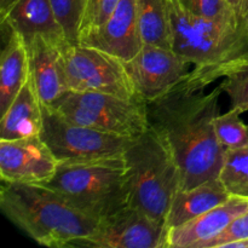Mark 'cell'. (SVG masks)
<instances>
[{
  "label": "cell",
  "instance_id": "cell-9",
  "mask_svg": "<svg viewBox=\"0 0 248 248\" xmlns=\"http://www.w3.org/2000/svg\"><path fill=\"white\" fill-rule=\"evenodd\" d=\"M191 63L172 48L143 44L137 55L124 62L136 96L149 102L160 98L181 84Z\"/></svg>",
  "mask_w": 248,
  "mask_h": 248
},
{
  "label": "cell",
  "instance_id": "cell-24",
  "mask_svg": "<svg viewBox=\"0 0 248 248\" xmlns=\"http://www.w3.org/2000/svg\"><path fill=\"white\" fill-rule=\"evenodd\" d=\"M176 1L193 14L211 19L237 24L236 18L225 0H176Z\"/></svg>",
  "mask_w": 248,
  "mask_h": 248
},
{
  "label": "cell",
  "instance_id": "cell-2",
  "mask_svg": "<svg viewBox=\"0 0 248 248\" xmlns=\"http://www.w3.org/2000/svg\"><path fill=\"white\" fill-rule=\"evenodd\" d=\"M2 183V213L41 246L77 247L98 225L96 219L77 210L44 184Z\"/></svg>",
  "mask_w": 248,
  "mask_h": 248
},
{
  "label": "cell",
  "instance_id": "cell-10",
  "mask_svg": "<svg viewBox=\"0 0 248 248\" xmlns=\"http://www.w3.org/2000/svg\"><path fill=\"white\" fill-rule=\"evenodd\" d=\"M166 225L138 208L127 206L99 220L93 234L77 247L166 248Z\"/></svg>",
  "mask_w": 248,
  "mask_h": 248
},
{
  "label": "cell",
  "instance_id": "cell-22",
  "mask_svg": "<svg viewBox=\"0 0 248 248\" xmlns=\"http://www.w3.org/2000/svg\"><path fill=\"white\" fill-rule=\"evenodd\" d=\"M51 4L68 43L79 44L80 28L87 0H51Z\"/></svg>",
  "mask_w": 248,
  "mask_h": 248
},
{
  "label": "cell",
  "instance_id": "cell-25",
  "mask_svg": "<svg viewBox=\"0 0 248 248\" xmlns=\"http://www.w3.org/2000/svg\"><path fill=\"white\" fill-rule=\"evenodd\" d=\"M119 1L120 0H87L81 28H80L79 40L80 36L106 22Z\"/></svg>",
  "mask_w": 248,
  "mask_h": 248
},
{
  "label": "cell",
  "instance_id": "cell-14",
  "mask_svg": "<svg viewBox=\"0 0 248 248\" xmlns=\"http://www.w3.org/2000/svg\"><path fill=\"white\" fill-rule=\"evenodd\" d=\"M248 211V199L230 196L225 202L190 222L167 229L166 248H201Z\"/></svg>",
  "mask_w": 248,
  "mask_h": 248
},
{
  "label": "cell",
  "instance_id": "cell-27",
  "mask_svg": "<svg viewBox=\"0 0 248 248\" xmlns=\"http://www.w3.org/2000/svg\"><path fill=\"white\" fill-rule=\"evenodd\" d=\"M225 1L234 14L239 27L245 31L248 22V0H225Z\"/></svg>",
  "mask_w": 248,
  "mask_h": 248
},
{
  "label": "cell",
  "instance_id": "cell-16",
  "mask_svg": "<svg viewBox=\"0 0 248 248\" xmlns=\"http://www.w3.org/2000/svg\"><path fill=\"white\" fill-rule=\"evenodd\" d=\"M43 125V103L29 75L28 81L1 115L0 140H12L40 136Z\"/></svg>",
  "mask_w": 248,
  "mask_h": 248
},
{
  "label": "cell",
  "instance_id": "cell-17",
  "mask_svg": "<svg viewBox=\"0 0 248 248\" xmlns=\"http://www.w3.org/2000/svg\"><path fill=\"white\" fill-rule=\"evenodd\" d=\"M229 198V193L219 178L210 179L190 189H179L165 220L166 229L186 224Z\"/></svg>",
  "mask_w": 248,
  "mask_h": 248
},
{
  "label": "cell",
  "instance_id": "cell-29",
  "mask_svg": "<svg viewBox=\"0 0 248 248\" xmlns=\"http://www.w3.org/2000/svg\"><path fill=\"white\" fill-rule=\"evenodd\" d=\"M225 248H248V239L232 242V244L228 245Z\"/></svg>",
  "mask_w": 248,
  "mask_h": 248
},
{
  "label": "cell",
  "instance_id": "cell-3",
  "mask_svg": "<svg viewBox=\"0 0 248 248\" xmlns=\"http://www.w3.org/2000/svg\"><path fill=\"white\" fill-rule=\"evenodd\" d=\"M130 206L165 223L182 177L169 145L149 126L124 153ZM166 225V224H165Z\"/></svg>",
  "mask_w": 248,
  "mask_h": 248
},
{
  "label": "cell",
  "instance_id": "cell-23",
  "mask_svg": "<svg viewBox=\"0 0 248 248\" xmlns=\"http://www.w3.org/2000/svg\"><path fill=\"white\" fill-rule=\"evenodd\" d=\"M222 84V91L229 96L232 108L237 109L241 113L248 110V64L234 68L230 70Z\"/></svg>",
  "mask_w": 248,
  "mask_h": 248
},
{
  "label": "cell",
  "instance_id": "cell-7",
  "mask_svg": "<svg viewBox=\"0 0 248 248\" xmlns=\"http://www.w3.org/2000/svg\"><path fill=\"white\" fill-rule=\"evenodd\" d=\"M43 115L44 125L40 137L58 162L123 156L133 140L73 123L55 108L44 104Z\"/></svg>",
  "mask_w": 248,
  "mask_h": 248
},
{
  "label": "cell",
  "instance_id": "cell-15",
  "mask_svg": "<svg viewBox=\"0 0 248 248\" xmlns=\"http://www.w3.org/2000/svg\"><path fill=\"white\" fill-rule=\"evenodd\" d=\"M0 22L2 28L19 34L26 45L39 35L58 44L68 43L51 0H17Z\"/></svg>",
  "mask_w": 248,
  "mask_h": 248
},
{
  "label": "cell",
  "instance_id": "cell-5",
  "mask_svg": "<svg viewBox=\"0 0 248 248\" xmlns=\"http://www.w3.org/2000/svg\"><path fill=\"white\" fill-rule=\"evenodd\" d=\"M167 9L171 48L194 68L217 64L242 44L245 31L237 24L193 14L176 0H167Z\"/></svg>",
  "mask_w": 248,
  "mask_h": 248
},
{
  "label": "cell",
  "instance_id": "cell-28",
  "mask_svg": "<svg viewBox=\"0 0 248 248\" xmlns=\"http://www.w3.org/2000/svg\"><path fill=\"white\" fill-rule=\"evenodd\" d=\"M17 2V0H0V21L5 18L7 12Z\"/></svg>",
  "mask_w": 248,
  "mask_h": 248
},
{
  "label": "cell",
  "instance_id": "cell-6",
  "mask_svg": "<svg viewBox=\"0 0 248 248\" xmlns=\"http://www.w3.org/2000/svg\"><path fill=\"white\" fill-rule=\"evenodd\" d=\"M51 107L73 123L123 137H138L149 128L148 103L140 98L67 91Z\"/></svg>",
  "mask_w": 248,
  "mask_h": 248
},
{
  "label": "cell",
  "instance_id": "cell-26",
  "mask_svg": "<svg viewBox=\"0 0 248 248\" xmlns=\"http://www.w3.org/2000/svg\"><path fill=\"white\" fill-rule=\"evenodd\" d=\"M248 239V211L235 218L219 235L201 248H225L229 244Z\"/></svg>",
  "mask_w": 248,
  "mask_h": 248
},
{
  "label": "cell",
  "instance_id": "cell-21",
  "mask_svg": "<svg viewBox=\"0 0 248 248\" xmlns=\"http://www.w3.org/2000/svg\"><path fill=\"white\" fill-rule=\"evenodd\" d=\"M240 115L241 111L232 108L227 113L218 114L216 118V136L224 152L248 147V125Z\"/></svg>",
  "mask_w": 248,
  "mask_h": 248
},
{
  "label": "cell",
  "instance_id": "cell-20",
  "mask_svg": "<svg viewBox=\"0 0 248 248\" xmlns=\"http://www.w3.org/2000/svg\"><path fill=\"white\" fill-rule=\"evenodd\" d=\"M218 178L230 196L248 199V147L225 152Z\"/></svg>",
  "mask_w": 248,
  "mask_h": 248
},
{
  "label": "cell",
  "instance_id": "cell-1",
  "mask_svg": "<svg viewBox=\"0 0 248 248\" xmlns=\"http://www.w3.org/2000/svg\"><path fill=\"white\" fill-rule=\"evenodd\" d=\"M220 92V86L210 93H199L177 85L148 103L149 126L173 154L181 171V189L219 177L225 155L215 130Z\"/></svg>",
  "mask_w": 248,
  "mask_h": 248
},
{
  "label": "cell",
  "instance_id": "cell-12",
  "mask_svg": "<svg viewBox=\"0 0 248 248\" xmlns=\"http://www.w3.org/2000/svg\"><path fill=\"white\" fill-rule=\"evenodd\" d=\"M79 44L104 51L123 62L135 57L143 46L136 0H120L108 19L80 36Z\"/></svg>",
  "mask_w": 248,
  "mask_h": 248
},
{
  "label": "cell",
  "instance_id": "cell-8",
  "mask_svg": "<svg viewBox=\"0 0 248 248\" xmlns=\"http://www.w3.org/2000/svg\"><path fill=\"white\" fill-rule=\"evenodd\" d=\"M63 67L69 91H92L138 98L124 62L98 48L81 44L62 46Z\"/></svg>",
  "mask_w": 248,
  "mask_h": 248
},
{
  "label": "cell",
  "instance_id": "cell-19",
  "mask_svg": "<svg viewBox=\"0 0 248 248\" xmlns=\"http://www.w3.org/2000/svg\"><path fill=\"white\" fill-rule=\"evenodd\" d=\"M136 11L143 44L171 48L167 0H136Z\"/></svg>",
  "mask_w": 248,
  "mask_h": 248
},
{
  "label": "cell",
  "instance_id": "cell-13",
  "mask_svg": "<svg viewBox=\"0 0 248 248\" xmlns=\"http://www.w3.org/2000/svg\"><path fill=\"white\" fill-rule=\"evenodd\" d=\"M63 45L40 35L27 45L31 81L44 106H53L69 91L63 67Z\"/></svg>",
  "mask_w": 248,
  "mask_h": 248
},
{
  "label": "cell",
  "instance_id": "cell-11",
  "mask_svg": "<svg viewBox=\"0 0 248 248\" xmlns=\"http://www.w3.org/2000/svg\"><path fill=\"white\" fill-rule=\"evenodd\" d=\"M58 160L40 136L0 140V177L6 183L45 184L55 176Z\"/></svg>",
  "mask_w": 248,
  "mask_h": 248
},
{
  "label": "cell",
  "instance_id": "cell-18",
  "mask_svg": "<svg viewBox=\"0 0 248 248\" xmlns=\"http://www.w3.org/2000/svg\"><path fill=\"white\" fill-rule=\"evenodd\" d=\"M7 31L9 35L0 56V115L11 106L31 75L28 48L23 38L11 29Z\"/></svg>",
  "mask_w": 248,
  "mask_h": 248
},
{
  "label": "cell",
  "instance_id": "cell-4",
  "mask_svg": "<svg viewBox=\"0 0 248 248\" xmlns=\"http://www.w3.org/2000/svg\"><path fill=\"white\" fill-rule=\"evenodd\" d=\"M44 186L97 222L130 206L123 156L60 162Z\"/></svg>",
  "mask_w": 248,
  "mask_h": 248
}]
</instances>
